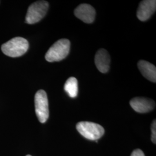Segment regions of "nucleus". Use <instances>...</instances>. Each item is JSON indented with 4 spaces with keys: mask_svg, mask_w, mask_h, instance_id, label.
<instances>
[{
    "mask_svg": "<svg viewBox=\"0 0 156 156\" xmlns=\"http://www.w3.org/2000/svg\"><path fill=\"white\" fill-rule=\"evenodd\" d=\"M78 132L84 138L97 140L101 138L105 133L104 128L97 123L89 122H80L76 124Z\"/></svg>",
    "mask_w": 156,
    "mask_h": 156,
    "instance_id": "3",
    "label": "nucleus"
},
{
    "mask_svg": "<svg viewBox=\"0 0 156 156\" xmlns=\"http://www.w3.org/2000/svg\"><path fill=\"white\" fill-rule=\"evenodd\" d=\"M34 101L36 115L41 123H45L49 115L48 99L46 93L43 90H39L35 94Z\"/></svg>",
    "mask_w": 156,
    "mask_h": 156,
    "instance_id": "5",
    "label": "nucleus"
},
{
    "mask_svg": "<svg viewBox=\"0 0 156 156\" xmlns=\"http://www.w3.org/2000/svg\"><path fill=\"white\" fill-rule=\"evenodd\" d=\"M131 156H145L144 152L140 149H136L133 151Z\"/></svg>",
    "mask_w": 156,
    "mask_h": 156,
    "instance_id": "13",
    "label": "nucleus"
},
{
    "mask_svg": "<svg viewBox=\"0 0 156 156\" xmlns=\"http://www.w3.org/2000/svg\"><path fill=\"white\" fill-rule=\"evenodd\" d=\"M70 41L67 39L58 40L46 53L45 59L48 62L62 61L66 58L70 50Z\"/></svg>",
    "mask_w": 156,
    "mask_h": 156,
    "instance_id": "1",
    "label": "nucleus"
},
{
    "mask_svg": "<svg viewBox=\"0 0 156 156\" xmlns=\"http://www.w3.org/2000/svg\"><path fill=\"white\" fill-rule=\"evenodd\" d=\"M29 48L27 39L22 37H15L4 44L1 50L4 54L11 57H17L24 55Z\"/></svg>",
    "mask_w": 156,
    "mask_h": 156,
    "instance_id": "2",
    "label": "nucleus"
},
{
    "mask_svg": "<svg viewBox=\"0 0 156 156\" xmlns=\"http://www.w3.org/2000/svg\"><path fill=\"white\" fill-rule=\"evenodd\" d=\"M138 67L142 75L151 82H156V68L155 66L149 62L140 60Z\"/></svg>",
    "mask_w": 156,
    "mask_h": 156,
    "instance_id": "10",
    "label": "nucleus"
},
{
    "mask_svg": "<svg viewBox=\"0 0 156 156\" xmlns=\"http://www.w3.org/2000/svg\"><path fill=\"white\" fill-rule=\"evenodd\" d=\"M129 104L135 111L140 113H145L151 111L156 106L154 101L145 97L134 98L130 101Z\"/></svg>",
    "mask_w": 156,
    "mask_h": 156,
    "instance_id": "7",
    "label": "nucleus"
},
{
    "mask_svg": "<svg viewBox=\"0 0 156 156\" xmlns=\"http://www.w3.org/2000/svg\"><path fill=\"white\" fill-rule=\"evenodd\" d=\"M156 10V1L144 0L140 2L136 12V16L140 20L145 22L151 18Z\"/></svg>",
    "mask_w": 156,
    "mask_h": 156,
    "instance_id": "6",
    "label": "nucleus"
},
{
    "mask_svg": "<svg viewBox=\"0 0 156 156\" xmlns=\"http://www.w3.org/2000/svg\"><path fill=\"white\" fill-rule=\"evenodd\" d=\"M75 16L86 23H92L94 21L96 12L94 8L87 4H82L75 9Z\"/></svg>",
    "mask_w": 156,
    "mask_h": 156,
    "instance_id": "8",
    "label": "nucleus"
},
{
    "mask_svg": "<svg viewBox=\"0 0 156 156\" xmlns=\"http://www.w3.org/2000/svg\"><path fill=\"white\" fill-rule=\"evenodd\" d=\"M64 90L70 97H76L78 94V80L74 77L68 79L64 84Z\"/></svg>",
    "mask_w": 156,
    "mask_h": 156,
    "instance_id": "11",
    "label": "nucleus"
},
{
    "mask_svg": "<svg viewBox=\"0 0 156 156\" xmlns=\"http://www.w3.org/2000/svg\"><path fill=\"white\" fill-rule=\"evenodd\" d=\"M31 156V155H29V154H28V155H27V156Z\"/></svg>",
    "mask_w": 156,
    "mask_h": 156,
    "instance_id": "14",
    "label": "nucleus"
},
{
    "mask_svg": "<svg viewBox=\"0 0 156 156\" xmlns=\"http://www.w3.org/2000/svg\"><path fill=\"white\" fill-rule=\"evenodd\" d=\"M151 140L153 144H156V120H154L151 124Z\"/></svg>",
    "mask_w": 156,
    "mask_h": 156,
    "instance_id": "12",
    "label": "nucleus"
},
{
    "mask_svg": "<svg viewBox=\"0 0 156 156\" xmlns=\"http://www.w3.org/2000/svg\"><path fill=\"white\" fill-rule=\"evenodd\" d=\"M95 64L101 73H107L110 68L111 57L108 52L104 49L98 50L95 56Z\"/></svg>",
    "mask_w": 156,
    "mask_h": 156,
    "instance_id": "9",
    "label": "nucleus"
},
{
    "mask_svg": "<svg viewBox=\"0 0 156 156\" xmlns=\"http://www.w3.org/2000/svg\"><path fill=\"white\" fill-rule=\"evenodd\" d=\"M49 9V3L45 1H38L28 7L26 16V22L30 24H35L41 21L47 13Z\"/></svg>",
    "mask_w": 156,
    "mask_h": 156,
    "instance_id": "4",
    "label": "nucleus"
}]
</instances>
